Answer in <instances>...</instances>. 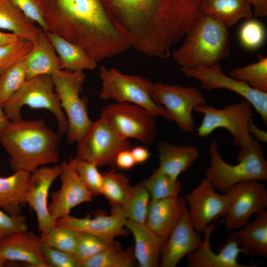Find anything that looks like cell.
I'll list each match as a JSON object with an SVG mask.
<instances>
[{
	"label": "cell",
	"instance_id": "cell-1",
	"mask_svg": "<svg viewBox=\"0 0 267 267\" xmlns=\"http://www.w3.org/2000/svg\"><path fill=\"white\" fill-rule=\"evenodd\" d=\"M106 7L137 51L169 57L202 14L201 0H105Z\"/></svg>",
	"mask_w": 267,
	"mask_h": 267
},
{
	"label": "cell",
	"instance_id": "cell-2",
	"mask_svg": "<svg viewBox=\"0 0 267 267\" xmlns=\"http://www.w3.org/2000/svg\"><path fill=\"white\" fill-rule=\"evenodd\" d=\"M36 0L47 31L80 46L96 62L131 47L101 0Z\"/></svg>",
	"mask_w": 267,
	"mask_h": 267
},
{
	"label": "cell",
	"instance_id": "cell-3",
	"mask_svg": "<svg viewBox=\"0 0 267 267\" xmlns=\"http://www.w3.org/2000/svg\"><path fill=\"white\" fill-rule=\"evenodd\" d=\"M61 135L43 119L11 122L0 134V143L9 156L13 172L31 173L59 160Z\"/></svg>",
	"mask_w": 267,
	"mask_h": 267
},
{
	"label": "cell",
	"instance_id": "cell-4",
	"mask_svg": "<svg viewBox=\"0 0 267 267\" xmlns=\"http://www.w3.org/2000/svg\"><path fill=\"white\" fill-rule=\"evenodd\" d=\"M228 28L216 18L202 14L172 51L173 58L184 68L210 66L220 63L230 52Z\"/></svg>",
	"mask_w": 267,
	"mask_h": 267
},
{
	"label": "cell",
	"instance_id": "cell-5",
	"mask_svg": "<svg viewBox=\"0 0 267 267\" xmlns=\"http://www.w3.org/2000/svg\"><path fill=\"white\" fill-rule=\"evenodd\" d=\"M258 140L241 148L237 155V164L231 165L221 156L218 143L213 139L209 146L210 166L205 170V178L214 188L222 193L227 192L236 184L248 180H267V161Z\"/></svg>",
	"mask_w": 267,
	"mask_h": 267
},
{
	"label": "cell",
	"instance_id": "cell-6",
	"mask_svg": "<svg viewBox=\"0 0 267 267\" xmlns=\"http://www.w3.org/2000/svg\"><path fill=\"white\" fill-rule=\"evenodd\" d=\"M50 76L67 120L68 142H78L93 123L89 116L87 102L80 96L86 74L84 71L58 69Z\"/></svg>",
	"mask_w": 267,
	"mask_h": 267
},
{
	"label": "cell",
	"instance_id": "cell-7",
	"mask_svg": "<svg viewBox=\"0 0 267 267\" xmlns=\"http://www.w3.org/2000/svg\"><path fill=\"white\" fill-rule=\"evenodd\" d=\"M25 105L49 111L57 120V133L60 135L67 133V120L50 75H40L26 80L2 106L9 120L16 122L23 120L21 109Z\"/></svg>",
	"mask_w": 267,
	"mask_h": 267
},
{
	"label": "cell",
	"instance_id": "cell-8",
	"mask_svg": "<svg viewBox=\"0 0 267 267\" xmlns=\"http://www.w3.org/2000/svg\"><path fill=\"white\" fill-rule=\"evenodd\" d=\"M194 111L203 115V120L196 128V134L207 137L216 130L223 128L233 138V144L239 148L250 146L254 138L249 131V124L253 115V107L244 99L217 108L206 103L195 107Z\"/></svg>",
	"mask_w": 267,
	"mask_h": 267
},
{
	"label": "cell",
	"instance_id": "cell-9",
	"mask_svg": "<svg viewBox=\"0 0 267 267\" xmlns=\"http://www.w3.org/2000/svg\"><path fill=\"white\" fill-rule=\"evenodd\" d=\"M99 77L101 89L99 97L104 100L112 99L116 102H129L140 106L156 117L167 118L165 109L155 103L151 94L154 84L141 76L124 74L115 68L101 66Z\"/></svg>",
	"mask_w": 267,
	"mask_h": 267
},
{
	"label": "cell",
	"instance_id": "cell-10",
	"mask_svg": "<svg viewBox=\"0 0 267 267\" xmlns=\"http://www.w3.org/2000/svg\"><path fill=\"white\" fill-rule=\"evenodd\" d=\"M155 117L138 105L115 102L102 110L100 118L120 137L135 138L150 145L157 137Z\"/></svg>",
	"mask_w": 267,
	"mask_h": 267
},
{
	"label": "cell",
	"instance_id": "cell-11",
	"mask_svg": "<svg viewBox=\"0 0 267 267\" xmlns=\"http://www.w3.org/2000/svg\"><path fill=\"white\" fill-rule=\"evenodd\" d=\"M151 97L165 109L166 119L174 121L181 130L188 133L195 129L192 112L195 107L206 103L202 92L194 86L156 83Z\"/></svg>",
	"mask_w": 267,
	"mask_h": 267
},
{
	"label": "cell",
	"instance_id": "cell-12",
	"mask_svg": "<svg viewBox=\"0 0 267 267\" xmlns=\"http://www.w3.org/2000/svg\"><path fill=\"white\" fill-rule=\"evenodd\" d=\"M130 149L128 139L118 135L99 118L77 142L75 157L93 163L97 167H113L115 166L118 153Z\"/></svg>",
	"mask_w": 267,
	"mask_h": 267
},
{
	"label": "cell",
	"instance_id": "cell-13",
	"mask_svg": "<svg viewBox=\"0 0 267 267\" xmlns=\"http://www.w3.org/2000/svg\"><path fill=\"white\" fill-rule=\"evenodd\" d=\"M181 71L187 77L198 80L204 89H225L240 95L251 104L267 126V92L255 90L247 84L226 75L220 63L210 66L181 67Z\"/></svg>",
	"mask_w": 267,
	"mask_h": 267
},
{
	"label": "cell",
	"instance_id": "cell-14",
	"mask_svg": "<svg viewBox=\"0 0 267 267\" xmlns=\"http://www.w3.org/2000/svg\"><path fill=\"white\" fill-rule=\"evenodd\" d=\"M226 192L229 198V207L224 222L228 230L241 228L252 215L267 209V191L261 181H242Z\"/></svg>",
	"mask_w": 267,
	"mask_h": 267
},
{
	"label": "cell",
	"instance_id": "cell-15",
	"mask_svg": "<svg viewBox=\"0 0 267 267\" xmlns=\"http://www.w3.org/2000/svg\"><path fill=\"white\" fill-rule=\"evenodd\" d=\"M185 199L190 222L201 233L215 220L224 218L229 207L227 193H218L205 178L186 195Z\"/></svg>",
	"mask_w": 267,
	"mask_h": 267
},
{
	"label": "cell",
	"instance_id": "cell-16",
	"mask_svg": "<svg viewBox=\"0 0 267 267\" xmlns=\"http://www.w3.org/2000/svg\"><path fill=\"white\" fill-rule=\"evenodd\" d=\"M217 219L213 221L203 231L204 238L200 246L187 257L189 267H256L261 262L251 265L240 264L238 258L244 250L233 232L226 237L225 243L218 249V253L213 251L210 244L212 233Z\"/></svg>",
	"mask_w": 267,
	"mask_h": 267
},
{
	"label": "cell",
	"instance_id": "cell-17",
	"mask_svg": "<svg viewBox=\"0 0 267 267\" xmlns=\"http://www.w3.org/2000/svg\"><path fill=\"white\" fill-rule=\"evenodd\" d=\"M62 170L59 177L60 188L51 193V202L48 205L53 222L68 215L72 209L85 202L92 201L93 195L83 183L69 161L61 163Z\"/></svg>",
	"mask_w": 267,
	"mask_h": 267
},
{
	"label": "cell",
	"instance_id": "cell-18",
	"mask_svg": "<svg viewBox=\"0 0 267 267\" xmlns=\"http://www.w3.org/2000/svg\"><path fill=\"white\" fill-rule=\"evenodd\" d=\"M61 164L52 167L41 166L31 173L26 193V203L36 214L38 228L44 234L55 225L48 209L47 198L49 189L59 177Z\"/></svg>",
	"mask_w": 267,
	"mask_h": 267
},
{
	"label": "cell",
	"instance_id": "cell-19",
	"mask_svg": "<svg viewBox=\"0 0 267 267\" xmlns=\"http://www.w3.org/2000/svg\"><path fill=\"white\" fill-rule=\"evenodd\" d=\"M127 218L120 207H112L109 215L98 214L93 218H76L70 214L57 220L55 225L68 227L81 232L90 233L107 240L125 236L129 230L125 228Z\"/></svg>",
	"mask_w": 267,
	"mask_h": 267
},
{
	"label": "cell",
	"instance_id": "cell-20",
	"mask_svg": "<svg viewBox=\"0 0 267 267\" xmlns=\"http://www.w3.org/2000/svg\"><path fill=\"white\" fill-rule=\"evenodd\" d=\"M200 234L192 225L187 211L164 243L160 267L177 266L181 259L200 246L203 240Z\"/></svg>",
	"mask_w": 267,
	"mask_h": 267
},
{
	"label": "cell",
	"instance_id": "cell-21",
	"mask_svg": "<svg viewBox=\"0 0 267 267\" xmlns=\"http://www.w3.org/2000/svg\"><path fill=\"white\" fill-rule=\"evenodd\" d=\"M41 244V236L27 230L0 239V253L7 261L22 262L33 267H50L42 254Z\"/></svg>",
	"mask_w": 267,
	"mask_h": 267
},
{
	"label": "cell",
	"instance_id": "cell-22",
	"mask_svg": "<svg viewBox=\"0 0 267 267\" xmlns=\"http://www.w3.org/2000/svg\"><path fill=\"white\" fill-rule=\"evenodd\" d=\"M187 211V203L182 197L151 200L145 224L165 242Z\"/></svg>",
	"mask_w": 267,
	"mask_h": 267
},
{
	"label": "cell",
	"instance_id": "cell-23",
	"mask_svg": "<svg viewBox=\"0 0 267 267\" xmlns=\"http://www.w3.org/2000/svg\"><path fill=\"white\" fill-rule=\"evenodd\" d=\"M125 227L134 239V257L140 267L160 266L165 241L151 230L145 224L127 219Z\"/></svg>",
	"mask_w": 267,
	"mask_h": 267
},
{
	"label": "cell",
	"instance_id": "cell-24",
	"mask_svg": "<svg viewBox=\"0 0 267 267\" xmlns=\"http://www.w3.org/2000/svg\"><path fill=\"white\" fill-rule=\"evenodd\" d=\"M159 166L157 170L174 179L187 171L199 158V150L190 145H178L168 142L158 144Z\"/></svg>",
	"mask_w": 267,
	"mask_h": 267
},
{
	"label": "cell",
	"instance_id": "cell-25",
	"mask_svg": "<svg viewBox=\"0 0 267 267\" xmlns=\"http://www.w3.org/2000/svg\"><path fill=\"white\" fill-rule=\"evenodd\" d=\"M25 60L26 80L40 75H50L60 67L58 55L44 31L33 43Z\"/></svg>",
	"mask_w": 267,
	"mask_h": 267
},
{
	"label": "cell",
	"instance_id": "cell-26",
	"mask_svg": "<svg viewBox=\"0 0 267 267\" xmlns=\"http://www.w3.org/2000/svg\"><path fill=\"white\" fill-rule=\"evenodd\" d=\"M31 173L20 171L0 177V208L12 215H21L26 203V193Z\"/></svg>",
	"mask_w": 267,
	"mask_h": 267
},
{
	"label": "cell",
	"instance_id": "cell-27",
	"mask_svg": "<svg viewBox=\"0 0 267 267\" xmlns=\"http://www.w3.org/2000/svg\"><path fill=\"white\" fill-rule=\"evenodd\" d=\"M243 227L233 231L244 254L253 257H267V211L255 215Z\"/></svg>",
	"mask_w": 267,
	"mask_h": 267
},
{
	"label": "cell",
	"instance_id": "cell-28",
	"mask_svg": "<svg viewBox=\"0 0 267 267\" xmlns=\"http://www.w3.org/2000/svg\"><path fill=\"white\" fill-rule=\"evenodd\" d=\"M0 29L33 43L43 31L10 0H0Z\"/></svg>",
	"mask_w": 267,
	"mask_h": 267
},
{
	"label": "cell",
	"instance_id": "cell-29",
	"mask_svg": "<svg viewBox=\"0 0 267 267\" xmlns=\"http://www.w3.org/2000/svg\"><path fill=\"white\" fill-rule=\"evenodd\" d=\"M60 60L59 69L71 71L94 70L97 62L77 45L49 31L44 32Z\"/></svg>",
	"mask_w": 267,
	"mask_h": 267
},
{
	"label": "cell",
	"instance_id": "cell-30",
	"mask_svg": "<svg viewBox=\"0 0 267 267\" xmlns=\"http://www.w3.org/2000/svg\"><path fill=\"white\" fill-rule=\"evenodd\" d=\"M201 8L202 14L216 18L228 28L253 16L252 6L246 0H202Z\"/></svg>",
	"mask_w": 267,
	"mask_h": 267
},
{
	"label": "cell",
	"instance_id": "cell-31",
	"mask_svg": "<svg viewBox=\"0 0 267 267\" xmlns=\"http://www.w3.org/2000/svg\"><path fill=\"white\" fill-rule=\"evenodd\" d=\"M101 194L112 207H122L131 191L132 185L123 174L112 170L102 174Z\"/></svg>",
	"mask_w": 267,
	"mask_h": 267
},
{
	"label": "cell",
	"instance_id": "cell-32",
	"mask_svg": "<svg viewBox=\"0 0 267 267\" xmlns=\"http://www.w3.org/2000/svg\"><path fill=\"white\" fill-rule=\"evenodd\" d=\"M229 76L259 91L267 92V57L258 54L257 62L230 71Z\"/></svg>",
	"mask_w": 267,
	"mask_h": 267
},
{
	"label": "cell",
	"instance_id": "cell-33",
	"mask_svg": "<svg viewBox=\"0 0 267 267\" xmlns=\"http://www.w3.org/2000/svg\"><path fill=\"white\" fill-rule=\"evenodd\" d=\"M134 248L123 250L121 246L112 248L81 263L82 267H133L136 264Z\"/></svg>",
	"mask_w": 267,
	"mask_h": 267
},
{
	"label": "cell",
	"instance_id": "cell-34",
	"mask_svg": "<svg viewBox=\"0 0 267 267\" xmlns=\"http://www.w3.org/2000/svg\"><path fill=\"white\" fill-rule=\"evenodd\" d=\"M141 183L148 191L151 200L178 196L182 190L178 178L174 179L157 169Z\"/></svg>",
	"mask_w": 267,
	"mask_h": 267
},
{
	"label": "cell",
	"instance_id": "cell-35",
	"mask_svg": "<svg viewBox=\"0 0 267 267\" xmlns=\"http://www.w3.org/2000/svg\"><path fill=\"white\" fill-rule=\"evenodd\" d=\"M150 201V194L141 182L132 185L128 197L122 207L127 219L145 224Z\"/></svg>",
	"mask_w": 267,
	"mask_h": 267
},
{
	"label": "cell",
	"instance_id": "cell-36",
	"mask_svg": "<svg viewBox=\"0 0 267 267\" xmlns=\"http://www.w3.org/2000/svg\"><path fill=\"white\" fill-rule=\"evenodd\" d=\"M25 58L10 66L0 76V104L2 106L26 80Z\"/></svg>",
	"mask_w": 267,
	"mask_h": 267
},
{
	"label": "cell",
	"instance_id": "cell-37",
	"mask_svg": "<svg viewBox=\"0 0 267 267\" xmlns=\"http://www.w3.org/2000/svg\"><path fill=\"white\" fill-rule=\"evenodd\" d=\"M120 246L114 240H107L90 233L81 232L74 255L81 264L83 261L104 251Z\"/></svg>",
	"mask_w": 267,
	"mask_h": 267
},
{
	"label": "cell",
	"instance_id": "cell-38",
	"mask_svg": "<svg viewBox=\"0 0 267 267\" xmlns=\"http://www.w3.org/2000/svg\"><path fill=\"white\" fill-rule=\"evenodd\" d=\"M80 232L68 227L55 225L41 234V238L44 244L74 254Z\"/></svg>",
	"mask_w": 267,
	"mask_h": 267
},
{
	"label": "cell",
	"instance_id": "cell-39",
	"mask_svg": "<svg viewBox=\"0 0 267 267\" xmlns=\"http://www.w3.org/2000/svg\"><path fill=\"white\" fill-rule=\"evenodd\" d=\"M80 178L93 196L101 194L103 176L94 163L75 157L69 161Z\"/></svg>",
	"mask_w": 267,
	"mask_h": 267
},
{
	"label": "cell",
	"instance_id": "cell-40",
	"mask_svg": "<svg viewBox=\"0 0 267 267\" xmlns=\"http://www.w3.org/2000/svg\"><path fill=\"white\" fill-rule=\"evenodd\" d=\"M266 37V29L259 20L249 18L240 27L238 39L241 45L246 49L253 50L261 47Z\"/></svg>",
	"mask_w": 267,
	"mask_h": 267
},
{
	"label": "cell",
	"instance_id": "cell-41",
	"mask_svg": "<svg viewBox=\"0 0 267 267\" xmlns=\"http://www.w3.org/2000/svg\"><path fill=\"white\" fill-rule=\"evenodd\" d=\"M32 47V42L22 38L0 47V76L10 66L25 58Z\"/></svg>",
	"mask_w": 267,
	"mask_h": 267
},
{
	"label": "cell",
	"instance_id": "cell-42",
	"mask_svg": "<svg viewBox=\"0 0 267 267\" xmlns=\"http://www.w3.org/2000/svg\"><path fill=\"white\" fill-rule=\"evenodd\" d=\"M42 252L50 267H81L74 254L56 249L42 242Z\"/></svg>",
	"mask_w": 267,
	"mask_h": 267
},
{
	"label": "cell",
	"instance_id": "cell-43",
	"mask_svg": "<svg viewBox=\"0 0 267 267\" xmlns=\"http://www.w3.org/2000/svg\"><path fill=\"white\" fill-rule=\"evenodd\" d=\"M27 230L25 217L22 214L12 215L0 210V239Z\"/></svg>",
	"mask_w": 267,
	"mask_h": 267
},
{
	"label": "cell",
	"instance_id": "cell-44",
	"mask_svg": "<svg viewBox=\"0 0 267 267\" xmlns=\"http://www.w3.org/2000/svg\"><path fill=\"white\" fill-rule=\"evenodd\" d=\"M28 18L38 24L44 32L47 31L41 9L36 0H10Z\"/></svg>",
	"mask_w": 267,
	"mask_h": 267
},
{
	"label": "cell",
	"instance_id": "cell-45",
	"mask_svg": "<svg viewBox=\"0 0 267 267\" xmlns=\"http://www.w3.org/2000/svg\"><path fill=\"white\" fill-rule=\"evenodd\" d=\"M136 163L130 149H125L121 151L117 154L115 165L122 170H129L135 165Z\"/></svg>",
	"mask_w": 267,
	"mask_h": 267
},
{
	"label": "cell",
	"instance_id": "cell-46",
	"mask_svg": "<svg viewBox=\"0 0 267 267\" xmlns=\"http://www.w3.org/2000/svg\"><path fill=\"white\" fill-rule=\"evenodd\" d=\"M253 7V15L264 17L267 15V0H246Z\"/></svg>",
	"mask_w": 267,
	"mask_h": 267
},
{
	"label": "cell",
	"instance_id": "cell-47",
	"mask_svg": "<svg viewBox=\"0 0 267 267\" xmlns=\"http://www.w3.org/2000/svg\"><path fill=\"white\" fill-rule=\"evenodd\" d=\"M136 164H141L146 162L150 157L148 149L142 146H137L131 149Z\"/></svg>",
	"mask_w": 267,
	"mask_h": 267
},
{
	"label": "cell",
	"instance_id": "cell-48",
	"mask_svg": "<svg viewBox=\"0 0 267 267\" xmlns=\"http://www.w3.org/2000/svg\"><path fill=\"white\" fill-rule=\"evenodd\" d=\"M249 131L251 135L255 137L256 139L260 142L266 143L267 141V132L261 129L252 121H250L249 124Z\"/></svg>",
	"mask_w": 267,
	"mask_h": 267
},
{
	"label": "cell",
	"instance_id": "cell-49",
	"mask_svg": "<svg viewBox=\"0 0 267 267\" xmlns=\"http://www.w3.org/2000/svg\"><path fill=\"white\" fill-rule=\"evenodd\" d=\"M19 38L12 33H5L0 30V47L8 45L17 41Z\"/></svg>",
	"mask_w": 267,
	"mask_h": 267
},
{
	"label": "cell",
	"instance_id": "cell-50",
	"mask_svg": "<svg viewBox=\"0 0 267 267\" xmlns=\"http://www.w3.org/2000/svg\"><path fill=\"white\" fill-rule=\"evenodd\" d=\"M10 122V121L0 104V134L8 126Z\"/></svg>",
	"mask_w": 267,
	"mask_h": 267
},
{
	"label": "cell",
	"instance_id": "cell-51",
	"mask_svg": "<svg viewBox=\"0 0 267 267\" xmlns=\"http://www.w3.org/2000/svg\"><path fill=\"white\" fill-rule=\"evenodd\" d=\"M7 262V261L2 256L0 253V267L3 266V265Z\"/></svg>",
	"mask_w": 267,
	"mask_h": 267
},
{
	"label": "cell",
	"instance_id": "cell-52",
	"mask_svg": "<svg viewBox=\"0 0 267 267\" xmlns=\"http://www.w3.org/2000/svg\"></svg>",
	"mask_w": 267,
	"mask_h": 267
}]
</instances>
